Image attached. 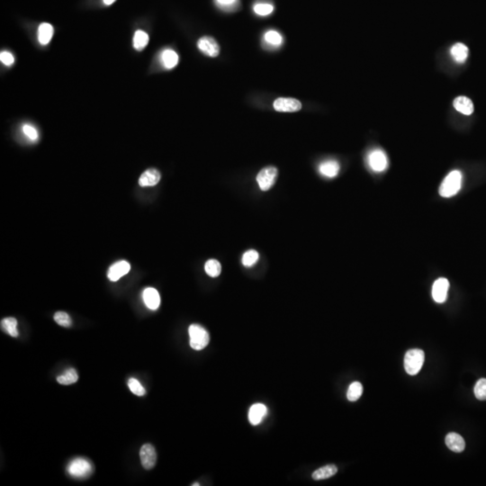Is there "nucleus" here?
Here are the masks:
<instances>
[{
	"instance_id": "nucleus-1",
	"label": "nucleus",
	"mask_w": 486,
	"mask_h": 486,
	"mask_svg": "<svg viewBox=\"0 0 486 486\" xmlns=\"http://www.w3.org/2000/svg\"><path fill=\"white\" fill-rule=\"evenodd\" d=\"M462 187V173L453 170L446 176L439 188V194L442 197L449 198L456 195Z\"/></svg>"
},
{
	"instance_id": "nucleus-2",
	"label": "nucleus",
	"mask_w": 486,
	"mask_h": 486,
	"mask_svg": "<svg viewBox=\"0 0 486 486\" xmlns=\"http://www.w3.org/2000/svg\"><path fill=\"white\" fill-rule=\"evenodd\" d=\"M425 355L422 350H410L404 357V369L408 375H415L421 371L424 364Z\"/></svg>"
},
{
	"instance_id": "nucleus-3",
	"label": "nucleus",
	"mask_w": 486,
	"mask_h": 486,
	"mask_svg": "<svg viewBox=\"0 0 486 486\" xmlns=\"http://www.w3.org/2000/svg\"><path fill=\"white\" fill-rule=\"evenodd\" d=\"M188 332L190 336V346L194 350H202L208 345L210 337L207 330L198 324H192Z\"/></svg>"
},
{
	"instance_id": "nucleus-4",
	"label": "nucleus",
	"mask_w": 486,
	"mask_h": 486,
	"mask_svg": "<svg viewBox=\"0 0 486 486\" xmlns=\"http://www.w3.org/2000/svg\"><path fill=\"white\" fill-rule=\"evenodd\" d=\"M91 463L84 458H76L68 466V473L76 478H85L92 473Z\"/></svg>"
},
{
	"instance_id": "nucleus-5",
	"label": "nucleus",
	"mask_w": 486,
	"mask_h": 486,
	"mask_svg": "<svg viewBox=\"0 0 486 486\" xmlns=\"http://www.w3.org/2000/svg\"><path fill=\"white\" fill-rule=\"evenodd\" d=\"M278 171L275 167H267L260 170L257 176V182L262 191H268L275 184Z\"/></svg>"
},
{
	"instance_id": "nucleus-6",
	"label": "nucleus",
	"mask_w": 486,
	"mask_h": 486,
	"mask_svg": "<svg viewBox=\"0 0 486 486\" xmlns=\"http://www.w3.org/2000/svg\"><path fill=\"white\" fill-rule=\"evenodd\" d=\"M273 106L275 111L281 113H294L302 109V103L291 97H279L275 100Z\"/></svg>"
},
{
	"instance_id": "nucleus-7",
	"label": "nucleus",
	"mask_w": 486,
	"mask_h": 486,
	"mask_svg": "<svg viewBox=\"0 0 486 486\" xmlns=\"http://www.w3.org/2000/svg\"><path fill=\"white\" fill-rule=\"evenodd\" d=\"M368 161L371 170H374L375 172H382L387 170L388 164L387 155L382 150L372 151L369 154Z\"/></svg>"
},
{
	"instance_id": "nucleus-8",
	"label": "nucleus",
	"mask_w": 486,
	"mask_h": 486,
	"mask_svg": "<svg viewBox=\"0 0 486 486\" xmlns=\"http://www.w3.org/2000/svg\"><path fill=\"white\" fill-rule=\"evenodd\" d=\"M449 282L445 277H440L434 282L432 287V298L438 304H443L447 298Z\"/></svg>"
},
{
	"instance_id": "nucleus-9",
	"label": "nucleus",
	"mask_w": 486,
	"mask_h": 486,
	"mask_svg": "<svg viewBox=\"0 0 486 486\" xmlns=\"http://www.w3.org/2000/svg\"><path fill=\"white\" fill-rule=\"evenodd\" d=\"M197 47L205 55L209 57H217L220 53V47L214 38L204 36L197 41Z\"/></svg>"
},
{
	"instance_id": "nucleus-10",
	"label": "nucleus",
	"mask_w": 486,
	"mask_h": 486,
	"mask_svg": "<svg viewBox=\"0 0 486 486\" xmlns=\"http://www.w3.org/2000/svg\"><path fill=\"white\" fill-rule=\"evenodd\" d=\"M141 465L146 470L153 469L157 462V454L154 447L151 444H144L140 450Z\"/></svg>"
},
{
	"instance_id": "nucleus-11",
	"label": "nucleus",
	"mask_w": 486,
	"mask_h": 486,
	"mask_svg": "<svg viewBox=\"0 0 486 486\" xmlns=\"http://www.w3.org/2000/svg\"><path fill=\"white\" fill-rule=\"evenodd\" d=\"M130 270L131 266L127 261L124 260L118 261L110 267L107 272V276L111 281H117L121 277H123V275L128 274Z\"/></svg>"
},
{
	"instance_id": "nucleus-12",
	"label": "nucleus",
	"mask_w": 486,
	"mask_h": 486,
	"mask_svg": "<svg viewBox=\"0 0 486 486\" xmlns=\"http://www.w3.org/2000/svg\"><path fill=\"white\" fill-rule=\"evenodd\" d=\"M142 298L144 304L151 310H157L160 305V297L158 292L153 287H148L144 289L142 293Z\"/></svg>"
},
{
	"instance_id": "nucleus-13",
	"label": "nucleus",
	"mask_w": 486,
	"mask_h": 486,
	"mask_svg": "<svg viewBox=\"0 0 486 486\" xmlns=\"http://www.w3.org/2000/svg\"><path fill=\"white\" fill-rule=\"evenodd\" d=\"M446 445L447 447L456 453H461L466 447V442L459 434L451 432L447 435L445 439Z\"/></svg>"
},
{
	"instance_id": "nucleus-14",
	"label": "nucleus",
	"mask_w": 486,
	"mask_h": 486,
	"mask_svg": "<svg viewBox=\"0 0 486 486\" xmlns=\"http://www.w3.org/2000/svg\"><path fill=\"white\" fill-rule=\"evenodd\" d=\"M267 412L268 409L264 404H253L249 411V421L252 425H258L262 422L265 416L267 415Z\"/></svg>"
},
{
	"instance_id": "nucleus-15",
	"label": "nucleus",
	"mask_w": 486,
	"mask_h": 486,
	"mask_svg": "<svg viewBox=\"0 0 486 486\" xmlns=\"http://www.w3.org/2000/svg\"><path fill=\"white\" fill-rule=\"evenodd\" d=\"M160 173L155 169L146 170L139 178V184L141 187H153L157 185L160 180Z\"/></svg>"
},
{
	"instance_id": "nucleus-16",
	"label": "nucleus",
	"mask_w": 486,
	"mask_h": 486,
	"mask_svg": "<svg viewBox=\"0 0 486 486\" xmlns=\"http://www.w3.org/2000/svg\"><path fill=\"white\" fill-rule=\"evenodd\" d=\"M453 106L457 111L466 116H470L474 112V104L472 100L469 99L467 97H457V98L454 100Z\"/></svg>"
},
{
	"instance_id": "nucleus-17",
	"label": "nucleus",
	"mask_w": 486,
	"mask_h": 486,
	"mask_svg": "<svg viewBox=\"0 0 486 486\" xmlns=\"http://www.w3.org/2000/svg\"><path fill=\"white\" fill-rule=\"evenodd\" d=\"M319 171L322 176L326 177H335L339 174L340 165L336 160H326L319 167Z\"/></svg>"
},
{
	"instance_id": "nucleus-18",
	"label": "nucleus",
	"mask_w": 486,
	"mask_h": 486,
	"mask_svg": "<svg viewBox=\"0 0 486 486\" xmlns=\"http://www.w3.org/2000/svg\"><path fill=\"white\" fill-rule=\"evenodd\" d=\"M338 472V467L334 465H328V466H325V467H322L321 468L317 469L316 471H314L312 473V479L313 480H324V479H328V478H330L332 477L333 475L337 474Z\"/></svg>"
},
{
	"instance_id": "nucleus-19",
	"label": "nucleus",
	"mask_w": 486,
	"mask_h": 486,
	"mask_svg": "<svg viewBox=\"0 0 486 486\" xmlns=\"http://www.w3.org/2000/svg\"><path fill=\"white\" fill-rule=\"evenodd\" d=\"M53 33L54 30L52 24L48 23L40 24L38 28V40L41 45H47L53 38Z\"/></svg>"
},
{
	"instance_id": "nucleus-20",
	"label": "nucleus",
	"mask_w": 486,
	"mask_h": 486,
	"mask_svg": "<svg viewBox=\"0 0 486 486\" xmlns=\"http://www.w3.org/2000/svg\"><path fill=\"white\" fill-rule=\"evenodd\" d=\"M161 61L166 69L171 70L178 63V55L170 49H166L161 53Z\"/></svg>"
},
{
	"instance_id": "nucleus-21",
	"label": "nucleus",
	"mask_w": 486,
	"mask_h": 486,
	"mask_svg": "<svg viewBox=\"0 0 486 486\" xmlns=\"http://www.w3.org/2000/svg\"><path fill=\"white\" fill-rule=\"evenodd\" d=\"M1 329L3 331L10 335L11 337L17 338L19 336L18 330V321L13 317H7L1 321Z\"/></svg>"
},
{
	"instance_id": "nucleus-22",
	"label": "nucleus",
	"mask_w": 486,
	"mask_h": 486,
	"mask_svg": "<svg viewBox=\"0 0 486 486\" xmlns=\"http://www.w3.org/2000/svg\"><path fill=\"white\" fill-rule=\"evenodd\" d=\"M468 48L464 43L458 42L451 48V55L457 62H464L468 57Z\"/></svg>"
},
{
	"instance_id": "nucleus-23",
	"label": "nucleus",
	"mask_w": 486,
	"mask_h": 486,
	"mask_svg": "<svg viewBox=\"0 0 486 486\" xmlns=\"http://www.w3.org/2000/svg\"><path fill=\"white\" fill-rule=\"evenodd\" d=\"M78 379V375L76 370L74 369H67L62 375H59L57 377V382L63 385V386H69L75 384Z\"/></svg>"
},
{
	"instance_id": "nucleus-24",
	"label": "nucleus",
	"mask_w": 486,
	"mask_h": 486,
	"mask_svg": "<svg viewBox=\"0 0 486 486\" xmlns=\"http://www.w3.org/2000/svg\"><path fill=\"white\" fill-rule=\"evenodd\" d=\"M363 393V387L359 382H354L349 387L347 392V398L350 402H356L361 397Z\"/></svg>"
},
{
	"instance_id": "nucleus-25",
	"label": "nucleus",
	"mask_w": 486,
	"mask_h": 486,
	"mask_svg": "<svg viewBox=\"0 0 486 486\" xmlns=\"http://www.w3.org/2000/svg\"><path fill=\"white\" fill-rule=\"evenodd\" d=\"M149 43V36L145 32L138 30L136 31L134 37V46L137 51H142Z\"/></svg>"
},
{
	"instance_id": "nucleus-26",
	"label": "nucleus",
	"mask_w": 486,
	"mask_h": 486,
	"mask_svg": "<svg viewBox=\"0 0 486 486\" xmlns=\"http://www.w3.org/2000/svg\"><path fill=\"white\" fill-rule=\"evenodd\" d=\"M206 274L211 277H217L222 272V266L216 259H209L205 265Z\"/></svg>"
},
{
	"instance_id": "nucleus-27",
	"label": "nucleus",
	"mask_w": 486,
	"mask_h": 486,
	"mask_svg": "<svg viewBox=\"0 0 486 486\" xmlns=\"http://www.w3.org/2000/svg\"><path fill=\"white\" fill-rule=\"evenodd\" d=\"M258 258H259V255H258V252L257 251L250 250L243 254L242 264L246 268H251L258 262Z\"/></svg>"
},
{
	"instance_id": "nucleus-28",
	"label": "nucleus",
	"mask_w": 486,
	"mask_h": 486,
	"mask_svg": "<svg viewBox=\"0 0 486 486\" xmlns=\"http://www.w3.org/2000/svg\"><path fill=\"white\" fill-rule=\"evenodd\" d=\"M474 392L475 397L480 400V401H486V379L482 378L480 380L477 381L474 388Z\"/></svg>"
},
{
	"instance_id": "nucleus-29",
	"label": "nucleus",
	"mask_w": 486,
	"mask_h": 486,
	"mask_svg": "<svg viewBox=\"0 0 486 486\" xmlns=\"http://www.w3.org/2000/svg\"><path fill=\"white\" fill-rule=\"evenodd\" d=\"M282 36L279 33L275 31H269L265 35V41H267L270 45L273 46H279L282 43Z\"/></svg>"
},
{
	"instance_id": "nucleus-30",
	"label": "nucleus",
	"mask_w": 486,
	"mask_h": 486,
	"mask_svg": "<svg viewBox=\"0 0 486 486\" xmlns=\"http://www.w3.org/2000/svg\"><path fill=\"white\" fill-rule=\"evenodd\" d=\"M128 387L131 392L135 393L137 396H143L146 393L144 387H142L141 383L135 378H130L128 380Z\"/></svg>"
},
{
	"instance_id": "nucleus-31",
	"label": "nucleus",
	"mask_w": 486,
	"mask_h": 486,
	"mask_svg": "<svg viewBox=\"0 0 486 486\" xmlns=\"http://www.w3.org/2000/svg\"><path fill=\"white\" fill-rule=\"evenodd\" d=\"M54 321L60 326L66 327V328L71 327V324H72L71 316L64 311H57L54 314Z\"/></svg>"
},
{
	"instance_id": "nucleus-32",
	"label": "nucleus",
	"mask_w": 486,
	"mask_h": 486,
	"mask_svg": "<svg viewBox=\"0 0 486 486\" xmlns=\"http://www.w3.org/2000/svg\"><path fill=\"white\" fill-rule=\"evenodd\" d=\"M273 10H274L273 6L267 3H260L254 6V11L258 16H263V17L269 16L273 12Z\"/></svg>"
},
{
	"instance_id": "nucleus-33",
	"label": "nucleus",
	"mask_w": 486,
	"mask_h": 486,
	"mask_svg": "<svg viewBox=\"0 0 486 486\" xmlns=\"http://www.w3.org/2000/svg\"><path fill=\"white\" fill-rule=\"evenodd\" d=\"M23 132L24 135H26L30 140L36 141L38 139V133L36 128L30 124H24L23 126Z\"/></svg>"
},
{
	"instance_id": "nucleus-34",
	"label": "nucleus",
	"mask_w": 486,
	"mask_h": 486,
	"mask_svg": "<svg viewBox=\"0 0 486 486\" xmlns=\"http://www.w3.org/2000/svg\"><path fill=\"white\" fill-rule=\"evenodd\" d=\"M0 59H1L2 63L6 65V66H11L14 63V61H15V59H14L12 54L8 53V52H6V51H4V52L1 53V54H0Z\"/></svg>"
},
{
	"instance_id": "nucleus-35",
	"label": "nucleus",
	"mask_w": 486,
	"mask_h": 486,
	"mask_svg": "<svg viewBox=\"0 0 486 486\" xmlns=\"http://www.w3.org/2000/svg\"><path fill=\"white\" fill-rule=\"evenodd\" d=\"M216 2L219 6L223 8H228L230 6H233L237 0H216Z\"/></svg>"
},
{
	"instance_id": "nucleus-36",
	"label": "nucleus",
	"mask_w": 486,
	"mask_h": 486,
	"mask_svg": "<svg viewBox=\"0 0 486 486\" xmlns=\"http://www.w3.org/2000/svg\"><path fill=\"white\" fill-rule=\"evenodd\" d=\"M115 1H116V0H104V3H105L106 5H107V6H110V5H112Z\"/></svg>"
},
{
	"instance_id": "nucleus-37",
	"label": "nucleus",
	"mask_w": 486,
	"mask_h": 486,
	"mask_svg": "<svg viewBox=\"0 0 486 486\" xmlns=\"http://www.w3.org/2000/svg\"><path fill=\"white\" fill-rule=\"evenodd\" d=\"M192 486H200V484H198V483H196V484H193V485H192Z\"/></svg>"
}]
</instances>
